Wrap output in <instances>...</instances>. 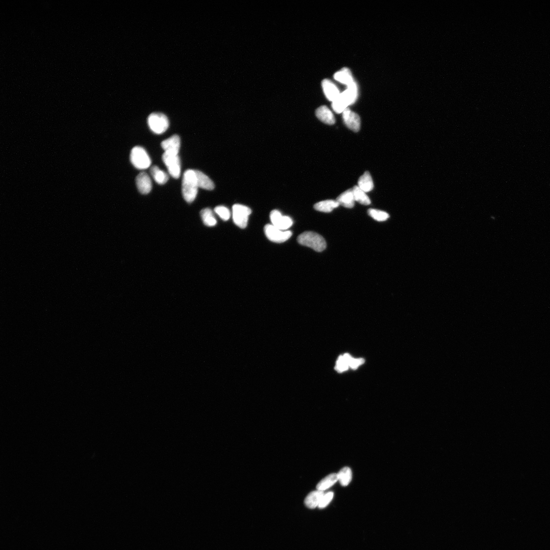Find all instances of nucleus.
Returning a JSON list of instances; mask_svg holds the SVG:
<instances>
[{
	"instance_id": "2eb2a0df",
	"label": "nucleus",
	"mask_w": 550,
	"mask_h": 550,
	"mask_svg": "<svg viewBox=\"0 0 550 550\" xmlns=\"http://www.w3.org/2000/svg\"><path fill=\"white\" fill-rule=\"evenodd\" d=\"M505 301L510 307L514 309L517 312H529L533 304L529 283L518 286L507 295Z\"/></svg>"
},
{
	"instance_id": "dca6fc26",
	"label": "nucleus",
	"mask_w": 550,
	"mask_h": 550,
	"mask_svg": "<svg viewBox=\"0 0 550 550\" xmlns=\"http://www.w3.org/2000/svg\"><path fill=\"white\" fill-rule=\"evenodd\" d=\"M298 281L309 285H319L322 282V277L316 268L309 261L296 254H293Z\"/></svg>"
},
{
	"instance_id": "a211bd4d",
	"label": "nucleus",
	"mask_w": 550,
	"mask_h": 550,
	"mask_svg": "<svg viewBox=\"0 0 550 550\" xmlns=\"http://www.w3.org/2000/svg\"><path fill=\"white\" fill-rule=\"evenodd\" d=\"M501 116L505 121L521 129L531 123L527 107L520 101H516L502 110Z\"/></svg>"
},
{
	"instance_id": "f03ea898",
	"label": "nucleus",
	"mask_w": 550,
	"mask_h": 550,
	"mask_svg": "<svg viewBox=\"0 0 550 550\" xmlns=\"http://www.w3.org/2000/svg\"><path fill=\"white\" fill-rule=\"evenodd\" d=\"M445 360L452 368L466 372L478 379L484 377L490 370L487 358L471 348H457L451 351Z\"/></svg>"
},
{
	"instance_id": "6e6552de",
	"label": "nucleus",
	"mask_w": 550,
	"mask_h": 550,
	"mask_svg": "<svg viewBox=\"0 0 550 550\" xmlns=\"http://www.w3.org/2000/svg\"><path fill=\"white\" fill-rule=\"evenodd\" d=\"M405 328L408 337L422 346H430L440 337L439 330L434 325L425 323L416 315L406 319Z\"/></svg>"
},
{
	"instance_id": "b1692460",
	"label": "nucleus",
	"mask_w": 550,
	"mask_h": 550,
	"mask_svg": "<svg viewBox=\"0 0 550 550\" xmlns=\"http://www.w3.org/2000/svg\"><path fill=\"white\" fill-rule=\"evenodd\" d=\"M537 279L547 289H550V257L539 267Z\"/></svg>"
},
{
	"instance_id": "9b49d317",
	"label": "nucleus",
	"mask_w": 550,
	"mask_h": 550,
	"mask_svg": "<svg viewBox=\"0 0 550 550\" xmlns=\"http://www.w3.org/2000/svg\"><path fill=\"white\" fill-rule=\"evenodd\" d=\"M204 275L211 291L220 292L227 288L229 281L227 269L220 259L214 257L207 261L204 267Z\"/></svg>"
},
{
	"instance_id": "0eeeda50",
	"label": "nucleus",
	"mask_w": 550,
	"mask_h": 550,
	"mask_svg": "<svg viewBox=\"0 0 550 550\" xmlns=\"http://www.w3.org/2000/svg\"><path fill=\"white\" fill-rule=\"evenodd\" d=\"M397 349L404 360L415 365L427 363L438 353L437 347L422 346L406 337L398 338Z\"/></svg>"
},
{
	"instance_id": "5701e85b",
	"label": "nucleus",
	"mask_w": 550,
	"mask_h": 550,
	"mask_svg": "<svg viewBox=\"0 0 550 550\" xmlns=\"http://www.w3.org/2000/svg\"><path fill=\"white\" fill-rule=\"evenodd\" d=\"M323 320L336 331H341L346 326V318L344 314L337 309H328L323 310L322 314Z\"/></svg>"
},
{
	"instance_id": "4468645a",
	"label": "nucleus",
	"mask_w": 550,
	"mask_h": 550,
	"mask_svg": "<svg viewBox=\"0 0 550 550\" xmlns=\"http://www.w3.org/2000/svg\"><path fill=\"white\" fill-rule=\"evenodd\" d=\"M473 172L476 178L492 188H499L503 185V178L497 166L490 159H481L475 164Z\"/></svg>"
},
{
	"instance_id": "6ab92c4d",
	"label": "nucleus",
	"mask_w": 550,
	"mask_h": 550,
	"mask_svg": "<svg viewBox=\"0 0 550 550\" xmlns=\"http://www.w3.org/2000/svg\"><path fill=\"white\" fill-rule=\"evenodd\" d=\"M510 308L505 300H491L478 303L471 308L473 315L484 319H496Z\"/></svg>"
},
{
	"instance_id": "aec40b11",
	"label": "nucleus",
	"mask_w": 550,
	"mask_h": 550,
	"mask_svg": "<svg viewBox=\"0 0 550 550\" xmlns=\"http://www.w3.org/2000/svg\"><path fill=\"white\" fill-rule=\"evenodd\" d=\"M300 322L303 330L309 339L319 340L324 337L325 330L316 313L309 312L303 315Z\"/></svg>"
},
{
	"instance_id": "f257e3e1",
	"label": "nucleus",
	"mask_w": 550,
	"mask_h": 550,
	"mask_svg": "<svg viewBox=\"0 0 550 550\" xmlns=\"http://www.w3.org/2000/svg\"><path fill=\"white\" fill-rule=\"evenodd\" d=\"M298 278L293 254H282L275 262L273 291L277 300L283 305L289 304L297 291Z\"/></svg>"
},
{
	"instance_id": "f8f14e48",
	"label": "nucleus",
	"mask_w": 550,
	"mask_h": 550,
	"mask_svg": "<svg viewBox=\"0 0 550 550\" xmlns=\"http://www.w3.org/2000/svg\"><path fill=\"white\" fill-rule=\"evenodd\" d=\"M483 131L491 148L498 153L505 149L511 142L503 126L495 119H486L483 122Z\"/></svg>"
},
{
	"instance_id": "393cba45",
	"label": "nucleus",
	"mask_w": 550,
	"mask_h": 550,
	"mask_svg": "<svg viewBox=\"0 0 550 550\" xmlns=\"http://www.w3.org/2000/svg\"><path fill=\"white\" fill-rule=\"evenodd\" d=\"M547 540L545 538L532 539L529 537H526L524 541V550H537L539 548L545 546Z\"/></svg>"
},
{
	"instance_id": "1a4fd4ad",
	"label": "nucleus",
	"mask_w": 550,
	"mask_h": 550,
	"mask_svg": "<svg viewBox=\"0 0 550 550\" xmlns=\"http://www.w3.org/2000/svg\"><path fill=\"white\" fill-rule=\"evenodd\" d=\"M514 177L516 185L524 194L531 198L540 196L541 179L540 174L523 162L517 165L514 169Z\"/></svg>"
},
{
	"instance_id": "f3484780",
	"label": "nucleus",
	"mask_w": 550,
	"mask_h": 550,
	"mask_svg": "<svg viewBox=\"0 0 550 550\" xmlns=\"http://www.w3.org/2000/svg\"><path fill=\"white\" fill-rule=\"evenodd\" d=\"M225 259L230 269L238 277H245L252 272V261L236 249L228 250L225 253Z\"/></svg>"
},
{
	"instance_id": "20e7f679",
	"label": "nucleus",
	"mask_w": 550,
	"mask_h": 550,
	"mask_svg": "<svg viewBox=\"0 0 550 550\" xmlns=\"http://www.w3.org/2000/svg\"><path fill=\"white\" fill-rule=\"evenodd\" d=\"M223 192L231 201L242 202L252 194L254 181L249 172L242 169H229L222 175Z\"/></svg>"
},
{
	"instance_id": "423d86ee",
	"label": "nucleus",
	"mask_w": 550,
	"mask_h": 550,
	"mask_svg": "<svg viewBox=\"0 0 550 550\" xmlns=\"http://www.w3.org/2000/svg\"><path fill=\"white\" fill-rule=\"evenodd\" d=\"M377 315L369 309L352 307L349 312V326L351 334L357 340L368 342L372 337L373 324Z\"/></svg>"
},
{
	"instance_id": "ddd939ff",
	"label": "nucleus",
	"mask_w": 550,
	"mask_h": 550,
	"mask_svg": "<svg viewBox=\"0 0 550 550\" xmlns=\"http://www.w3.org/2000/svg\"><path fill=\"white\" fill-rule=\"evenodd\" d=\"M521 130V133L510 144L524 158L531 155L537 147V131L532 122Z\"/></svg>"
},
{
	"instance_id": "412c9836",
	"label": "nucleus",
	"mask_w": 550,
	"mask_h": 550,
	"mask_svg": "<svg viewBox=\"0 0 550 550\" xmlns=\"http://www.w3.org/2000/svg\"><path fill=\"white\" fill-rule=\"evenodd\" d=\"M523 158L512 146H508L498 153V161L501 167L506 171L514 170L517 165L522 162Z\"/></svg>"
},
{
	"instance_id": "4be33fe9",
	"label": "nucleus",
	"mask_w": 550,
	"mask_h": 550,
	"mask_svg": "<svg viewBox=\"0 0 550 550\" xmlns=\"http://www.w3.org/2000/svg\"><path fill=\"white\" fill-rule=\"evenodd\" d=\"M533 302L542 307L550 308V292L537 279L533 278L529 282Z\"/></svg>"
},
{
	"instance_id": "9d476101",
	"label": "nucleus",
	"mask_w": 550,
	"mask_h": 550,
	"mask_svg": "<svg viewBox=\"0 0 550 550\" xmlns=\"http://www.w3.org/2000/svg\"><path fill=\"white\" fill-rule=\"evenodd\" d=\"M242 220L247 229L268 233L272 211L266 202H261L242 214Z\"/></svg>"
},
{
	"instance_id": "39448f33",
	"label": "nucleus",
	"mask_w": 550,
	"mask_h": 550,
	"mask_svg": "<svg viewBox=\"0 0 550 550\" xmlns=\"http://www.w3.org/2000/svg\"><path fill=\"white\" fill-rule=\"evenodd\" d=\"M243 240L254 262L261 268H268L272 261V241L268 234L246 228Z\"/></svg>"
},
{
	"instance_id": "7ed1b4c3",
	"label": "nucleus",
	"mask_w": 550,
	"mask_h": 550,
	"mask_svg": "<svg viewBox=\"0 0 550 550\" xmlns=\"http://www.w3.org/2000/svg\"><path fill=\"white\" fill-rule=\"evenodd\" d=\"M195 241L199 248L207 254H218L227 246V238L216 222L204 219L199 222L195 231Z\"/></svg>"
},
{
	"instance_id": "a878e982",
	"label": "nucleus",
	"mask_w": 550,
	"mask_h": 550,
	"mask_svg": "<svg viewBox=\"0 0 550 550\" xmlns=\"http://www.w3.org/2000/svg\"><path fill=\"white\" fill-rule=\"evenodd\" d=\"M504 550H524L523 546L515 533L511 534L508 537Z\"/></svg>"
}]
</instances>
